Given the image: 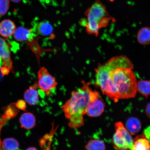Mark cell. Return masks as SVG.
Returning <instances> with one entry per match:
<instances>
[{"instance_id": "22", "label": "cell", "mask_w": 150, "mask_h": 150, "mask_svg": "<svg viewBox=\"0 0 150 150\" xmlns=\"http://www.w3.org/2000/svg\"><path fill=\"white\" fill-rule=\"evenodd\" d=\"M15 106L16 108L20 110L25 111L27 108V105H26L25 100H19L15 103Z\"/></svg>"}, {"instance_id": "27", "label": "cell", "mask_w": 150, "mask_h": 150, "mask_svg": "<svg viewBox=\"0 0 150 150\" xmlns=\"http://www.w3.org/2000/svg\"><path fill=\"white\" fill-rule=\"evenodd\" d=\"M120 150H128L127 149H120Z\"/></svg>"}, {"instance_id": "26", "label": "cell", "mask_w": 150, "mask_h": 150, "mask_svg": "<svg viewBox=\"0 0 150 150\" xmlns=\"http://www.w3.org/2000/svg\"><path fill=\"white\" fill-rule=\"evenodd\" d=\"M109 1L111 2H113L114 1V0H109Z\"/></svg>"}, {"instance_id": "5", "label": "cell", "mask_w": 150, "mask_h": 150, "mask_svg": "<svg viewBox=\"0 0 150 150\" xmlns=\"http://www.w3.org/2000/svg\"><path fill=\"white\" fill-rule=\"evenodd\" d=\"M39 87L47 95L55 88L58 83L55 78L49 72L45 67H42L38 73Z\"/></svg>"}, {"instance_id": "3", "label": "cell", "mask_w": 150, "mask_h": 150, "mask_svg": "<svg viewBox=\"0 0 150 150\" xmlns=\"http://www.w3.org/2000/svg\"><path fill=\"white\" fill-rule=\"evenodd\" d=\"M96 84L104 95L114 102H117L120 99L119 93L109 76L105 64L99 65L96 69Z\"/></svg>"}, {"instance_id": "25", "label": "cell", "mask_w": 150, "mask_h": 150, "mask_svg": "<svg viewBox=\"0 0 150 150\" xmlns=\"http://www.w3.org/2000/svg\"><path fill=\"white\" fill-rule=\"evenodd\" d=\"M11 1L14 2L18 3L19 2L21 1V0H11Z\"/></svg>"}, {"instance_id": "21", "label": "cell", "mask_w": 150, "mask_h": 150, "mask_svg": "<svg viewBox=\"0 0 150 150\" xmlns=\"http://www.w3.org/2000/svg\"><path fill=\"white\" fill-rule=\"evenodd\" d=\"M9 6V0H0V16L7 13Z\"/></svg>"}, {"instance_id": "20", "label": "cell", "mask_w": 150, "mask_h": 150, "mask_svg": "<svg viewBox=\"0 0 150 150\" xmlns=\"http://www.w3.org/2000/svg\"><path fill=\"white\" fill-rule=\"evenodd\" d=\"M2 146L4 150H18L19 147V144L16 139L9 138L4 140Z\"/></svg>"}, {"instance_id": "19", "label": "cell", "mask_w": 150, "mask_h": 150, "mask_svg": "<svg viewBox=\"0 0 150 150\" xmlns=\"http://www.w3.org/2000/svg\"><path fill=\"white\" fill-rule=\"evenodd\" d=\"M137 89L139 92L147 98L150 95V80L139 81Z\"/></svg>"}, {"instance_id": "13", "label": "cell", "mask_w": 150, "mask_h": 150, "mask_svg": "<svg viewBox=\"0 0 150 150\" xmlns=\"http://www.w3.org/2000/svg\"><path fill=\"white\" fill-rule=\"evenodd\" d=\"M21 126L26 129H31L36 125V119L31 112H26L22 114L20 118Z\"/></svg>"}, {"instance_id": "8", "label": "cell", "mask_w": 150, "mask_h": 150, "mask_svg": "<svg viewBox=\"0 0 150 150\" xmlns=\"http://www.w3.org/2000/svg\"><path fill=\"white\" fill-rule=\"evenodd\" d=\"M86 15L100 22L102 19L108 17V16L105 6L99 0L96 1L91 7L86 11Z\"/></svg>"}, {"instance_id": "7", "label": "cell", "mask_w": 150, "mask_h": 150, "mask_svg": "<svg viewBox=\"0 0 150 150\" xmlns=\"http://www.w3.org/2000/svg\"><path fill=\"white\" fill-rule=\"evenodd\" d=\"M105 105L98 91H93L86 111L89 117H97L104 111Z\"/></svg>"}, {"instance_id": "14", "label": "cell", "mask_w": 150, "mask_h": 150, "mask_svg": "<svg viewBox=\"0 0 150 150\" xmlns=\"http://www.w3.org/2000/svg\"><path fill=\"white\" fill-rule=\"evenodd\" d=\"M35 34L47 36L52 34L53 32V27L49 22L43 21L40 22L35 27L33 28Z\"/></svg>"}, {"instance_id": "6", "label": "cell", "mask_w": 150, "mask_h": 150, "mask_svg": "<svg viewBox=\"0 0 150 150\" xmlns=\"http://www.w3.org/2000/svg\"><path fill=\"white\" fill-rule=\"evenodd\" d=\"M13 62L11 59L10 48L4 39L0 37V69L4 76L12 71Z\"/></svg>"}, {"instance_id": "16", "label": "cell", "mask_w": 150, "mask_h": 150, "mask_svg": "<svg viewBox=\"0 0 150 150\" xmlns=\"http://www.w3.org/2000/svg\"><path fill=\"white\" fill-rule=\"evenodd\" d=\"M88 22L86 24L87 32L90 35L98 36L100 29V22L90 16H87Z\"/></svg>"}, {"instance_id": "12", "label": "cell", "mask_w": 150, "mask_h": 150, "mask_svg": "<svg viewBox=\"0 0 150 150\" xmlns=\"http://www.w3.org/2000/svg\"><path fill=\"white\" fill-rule=\"evenodd\" d=\"M134 144L131 150H150V138L144 134L134 139Z\"/></svg>"}, {"instance_id": "10", "label": "cell", "mask_w": 150, "mask_h": 150, "mask_svg": "<svg viewBox=\"0 0 150 150\" xmlns=\"http://www.w3.org/2000/svg\"><path fill=\"white\" fill-rule=\"evenodd\" d=\"M38 87V84H35L24 93V98L25 102L31 105H35L39 102V93L37 89Z\"/></svg>"}, {"instance_id": "2", "label": "cell", "mask_w": 150, "mask_h": 150, "mask_svg": "<svg viewBox=\"0 0 150 150\" xmlns=\"http://www.w3.org/2000/svg\"><path fill=\"white\" fill-rule=\"evenodd\" d=\"M79 88L73 91L70 99L62 106L70 128L76 129L84 124V116L93 90L89 83L83 82Z\"/></svg>"}, {"instance_id": "1", "label": "cell", "mask_w": 150, "mask_h": 150, "mask_svg": "<svg viewBox=\"0 0 150 150\" xmlns=\"http://www.w3.org/2000/svg\"><path fill=\"white\" fill-rule=\"evenodd\" d=\"M109 76L119 93L120 99L134 98L137 91V82L132 70L134 65L125 56H115L105 64Z\"/></svg>"}, {"instance_id": "17", "label": "cell", "mask_w": 150, "mask_h": 150, "mask_svg": "<svg viewBox=\"0 0 150 150\" xmlns=\"http://www.w3.org/2000/svg\"><path fill=\"white\" fill-rule=\"evenodd\" d=\"M137 40L141 45L150 44V28H142L138 31L137 35Z\"/></svg>"}, {"instance_id": "15", "label": "cell", "mask_w": 150, "mask_h": 150, "mask_svg": "<svg viewBox=\"0 0 150 150\" xmlns=\"http://www.w3.org/2000/svg\"><path fill=\"white\" fill-rule=\"evenodd\" d=\"M125 127L131 134L134 135L139 132L142 125L139 120L137 118L131 117L127 120Z\"/></svg>"}, {"instance_id": "4", "label": "cell", "mask_w": 150, "mask_h": 150, "mask_svg": "<svg viewBox=\"0 0 150 150\" xmlns=\"http://www.w3.org/2000/svg\"><path fill=\"white\" fill-rule=\"evenodd\" d=\"M115 132L112 138V143L115 149H132L134 144V139L131 134L127 130L121 122L115 123Z\"/></svg>"}, {"instance_id": "23", "label": "cell", "mask_w": 150, "mask_h": 150, "mask_svg": "<svg viewBox=\"0 0 150 150\" xmlns=\"http://www.w3.org/2000/svg\"><path fill=\"white\" fill-rule=\"evenodd\" d=\"M145 112L147 117L150 118V102L147 104L146 107Z\"/></svg>"}, {"instance_id": "24", "label": "cell", "mask_w": 150, "mask_h": 150, "mask_svg": "<svg viewBox=\"0 0 150 150\" xmlns=\"http://www.w3.org/2000/svg\"><path fill=\"white\" fill-rule=\"evenodd\" d=\"M26 150H38L36 149V148L35 147H30L29 148H28Z\"/></svg>"}, {"instance_id": "11", "label": "cell", "mask_w": 150, "mask_h": 150, "mask_svg": "<svg viewBox=\"0 0 150 150\" xmlns=\"http://www.w3.org/2000/svg\"><path fill=\"white\" fill-rule=\"evenodd\" d=\"M16 29V25L12 21L5 20L0 23V35L3 37L11 36L14 34Z\"/></svg>"}, {"instance_id": "18", "label": "cell", "mask_w": 150, "mask_h": 150, "mask_svg": "<svg viewBox=\"0 0 150 150\" xmlns=\"http://www.w3.org/2000/svg\"><path fill=\"white\" fill-rule=\"evenodd\" d=\"M86 150H106V146L103 140L98 139L90 140L86 146Z\"/></svg>"}, {"instance_id": "9", "label": "cell", "mask_w": 150, "mask_h": 150, "mask_svg": "<svg viewBox=\"0 0 150 150\" xmlns=\"http://www.w3.org/2000/svg\"><path fill=\"white\" fill-rule=\"evenodd\" d=\"M35 35L33 28L29 29L22 27L16 29L14 34V38L19 42L33 40Z\"/></svg>"}]
</instances>
